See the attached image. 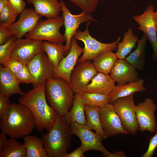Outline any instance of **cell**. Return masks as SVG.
<instances>
[{"label": "cell", "mask_w": 157, "mask_h": 157, "mask_svg": "<svg viewBox=\"0 0 157 157\" xmlns=\"http://www.w3.org/2000/svg\"><path fill=\"white\" fill-rule=\"evenodd\" d=\"M84 152L82 145H81L72 152L66 154L63 157H84Z\"/></svg>", "instance_id": "obj_40"}, {"label": "cell", "mask_w": 157, "mask_h": 157, "mask_svg": "<svg viewBox=\"0 0 157 157\" xmlns=\"http://www.w3.org/2000/svg\"><path fill=\"white\" fill-rule=\"evenodd\" d=\"M155 16L157 26V10L155 12Z\"/></svg>", "instance_id": "obj_44"}, {"label": "cell", "mask_w": 157, "mask_h": 157, "mask_svg": "<svg viewBox=\"0 0 157 157\" xmlns=\"http://www.w3.org/2000/svg\"><path fill=\"white\" fill-rule=\"evenodd\" d=\"M138 40V37L134 35L132 28H129L124 33L122 40L118 44L115 53L118 59L125 60Z\"/></svg>", "instance_id": "obj_27"}, {"label": "cell", "mask_w": 157, "mask_h": 157, "mask_svg": "<svg viewBox=\"0 0 157 157\" xmlns=\"http://www.w3.org/2000/svg\"><path fill=\"white\" fill-rule=\"evenodd\" d=\"M97 72L90 60L78 62L71 76L70 85L74 92L82 94L85 92L90 81Z\"/></svg>", "instance_id": "obj_12"}, {"label": "cell", "mask_w": 157, "mask_h": 157, "mask_svg": "<svg viewBox=\"0 0 157 157\" xmlns=\"http://www.w3.org/2000/svg\"><path fill=\"white\" fill-rule=\"evenodd\" d=\"M12 36L5 26L0 25V45L4 44Z\"/></svg>", "instance_id": "obj_39"}, {"label": "cell", "mask_w": 157, "mask_h": 157, "mask_svg": "<svg viewBox=\"0 0 157 157\" xmlns=\"http://www.w3.org/2000/svg\"><path fill=\"white\" fill-rule=\"evenodd\" d=\"M42 42L26 38L17 39L11 57L26 65L37 53L43 51Z\"/></svg>", "instance_id": "obj_15"}, {"label": "cell", "mask_w": 157, "mask_h": 157, "mask_svg": "<svg viewBox=\"0 0 157 157\" xmlns=\"http://www.w3.org/2000/svg\"><path fill=\"white\" fill-rule=\"evenodd\" d=\"M156 105L154 101L147 98L136 105V117L140 131H147L151 133L155 131L157 128L155 113Z\"/></svg>", "instance_id": "obj_14"}, {"label": "cell", "mask_w": 157, "mask_h": 157, "mask_svg": "<svg viewBox=\"0 0 157 157\" xmlns=\"http://www.w3.org/2000/svg\"><path fill=\"white\" fill-rule=\"evenodd\" d=\"M134 94L119 98L113 104L124 128L133 135H135L140 131L136 117Z\"/></svg>", "instance_id": "obj_7"}, {"label": "cell", "mask_w": 157, "mask_h": 157, "mask_svg": "<svg viewBox=\"0 0 157 157\" xmlns=\"http://www.w3.org/2000/svg\"><path fill=\"white\" fill-rule=\"evenodd\" d=\"M127 156L122 151H118L110 153L106 157H126Z\"/></svg>", "instance_id": "obj_42"}, {"label": "cell", "mask_w": 157, "mask_h": 157, "mask_svg": "<svg viewBox=\"0 0 157 157\" xmlns=\"http://www.w3.org/2000/svg\"><path fill=\"white\" fill-rule=\"evenodd\" d=\"M85 105L94 107H102L110 103L108 95L97 93L85 92L82 94Z\"/></svg>", "instance_id": "obj_31"}, {"label": "cell", "mask_w": 157, "mask_h": 157, "mask_svg": "<svg viewBox=\"0 0 157 157\" xmlns=\"http://www.w3.org/2000/svg\"><path fill=\"white\" fill-rule=\"evenodd\" d=\"M43 51L56 69L65 56V47L62 43H57L48 41L42 42Z\"/></svg>", "instance_id": "obj_26"}, {"label": "cell", "mask_w": 157, "mask_h": 157, "mask_svg": "<svg viewBox=\"0 0 157 157\" xmlns=\"http://www.w3.org/2000/svg\"><path fill=\"white\" fill-rule=\"evenodd\" d=\"M9 3L18 14L25 9L26 3L23 0H8Z\"/></svg>", "instance_id": "obj_38"}, {"label": "cell", "mask_w": 157, "mask_h": 157, "mask_svg": "<svg viewBox=\"0 0 157 157\" xmlns=\"http://www.w3.org/2000/svg\"><path fill=\"white\" fill-rule=\"evenodd\" d=\"M23 138L27 157H48L42 139L30 135L25 136Z\"/></svg>", "instance_id": "obj_28"}, {"label": "cell", "mask_w": 157, "mask_h": 157, "mask_svg": "<svg viewBox=\"0 0 157 157\" xmlns=\"http://www.w3.org/2000/svg\"><path fill=\"white\" fill-rule=\"evenodd\" d=\"M99 114L100 122L107 138L118 134H129L123 128L113 104L108 103L99 107Z\"/></svg>", "instance_id": "obj_13"}, {"label": "cell", "mask_w": 157, "mask_h": 157, "mask_svg": "<svg viewBox=\"0 0 157 157\" xmlns=\"http://www.w3.org/2000/svg\"><path fill=\"white\" fill-rule=\"evenodd\" d=\"M9 1L8 0H0V10L7 4Z\"/></svg>", "instance_id": "obj_43"}, {"label": "cell", "mask_w": 157, "mask_h": 157, "mask_svg": "<svg viewBox=\"0 0 157 157\" xmlns=\"http://www.w3.org/2000/svg\"><path fill=\"white\" fill-rule=\"evenodd\" d=\"M72 135L77 136L81 142L84 151L95 150L102 153L106 157L111 153L103 145L101 137L96 132L94 133L85 125L74 122L70 125Z\"/></svg>", "instance_id": "obj_10"}, {"label": "cell", "mask_w": 157, "mask_h": 157, "mask_svg": "<svg viewBox=\"0 0 157 157\" xmlns=\"http://www.w3.org/2000/svg\"><path fill=\"white\" fill-rule=\"evenodd\" d=\"M144 80H137L122 85H116L108 94L110 103L113 104L117 99L128 96L136 92H144L146 90L144 85Z\"/></svg>", "instance_id": "obj_20"}, {"label": "cell", "mask_w": 157, "mask_h": 157, "mask_svg": "<svg viewBox=\"0 0 157 157\" xmlns=\"http://www.w3.org/2000/svg\"><path fill=\"white\" fill-rule=\"evenodd\" d=\"M20 14L17 21L10 26H5L17 39L22 38L32 31L41 17L32 8L25 9Z\"/></svg>", "instance_id": "obj_16"}, {"label": "cell", "mask_w": 157, "mask_h": 157, "mask_svg": "<svg viewBox=\"0 0 157 157\" xmlns=\"http://www.w3.org/2000/svg\"><path fill=\"white\" fill-rule=\"evenodd\" d=\"M99 107H94L88 105L85 106L86 118V126L91 130H94L103 140L107 138L102 127L99 114Z\"/></svg>", "instance_id": "obj_29"}, {"label": "cell", "mask_w": 157, "mask_h": 157, "mask_svg": "<svg viewBox=\"0 0 157 157\" xmlns=\"http://www.w3.org/2000/svg\"><path fill=\"white\" fill-rule=\"evenodd\" d=\"M63 25V16L40 19L33 30L24 36L33 40L63 43L66 40L60 29Z\"/></svg>", "instance_id": "obj_5"}, {"label": "cell", "mask_w": 157, "mask_h": 157, "mask_svg": "<svg viewBox=\"0 0 157 157\" xmlns=\"http://www.w3.org/2000/svg\"><path fill=\"white\" fill-rule=\"evenodd\" d=\"M153 6H148L141 14L133 18L138 24V29L142 31L149 40L153 51L152 58L157 62V26Z\"/></svg>", "instance_id": "obj_9"}, {"label": "cell", "mask_w": 157, "mask_h": 157, "mask_svg": "<svg viewBox=\"0 0 157 157\" xmlns=\"http://www.w3.org/2000/svg\"><path fill=\"white\" fill-rule=\"evenodd\" d=\"M46 93L50 106L64 116L71 109L74 92L70 84L60 78L51 77L45 82Z\"/></svg>", "instance_id": "obj_4"}, {"label": "cell", "mask_w": 157, "mask_h": 157, "mask_svg": "<svg viewBox=\"0 0 157 157\" xmlns=\"http://www.w3.org/2000/svg\"><path fill=\"white\" fill-rule=\"evenodd\" d=\"M85 106L82 94L75 93L72 108L64 116L66 122L70 126L74 122L86 125Z\"/></svg>", "instance_id": "obj_23"}, {"label": "cell", "mask_w": 157, "mask_h": 157, "mask_svg": "<svg viewBox=\"0 0 157 157\" xmlns=\"http://www.w3.org/2000/svg\"><path fill=\"white\" fill-rule=\"evenodd\" d=\"M118 59L113 51L107 50L97 55L92 63L98 72L109 74Z\"/></svg>", "instance_id": "obj_25"}, {"label": "cell", "mask_w": 157, "mask_h": 157, "mask_svg": "<svg viewBox=\"0 0 157 157\" xmlns=\"http://www.w3.org/2000/svg\"><path fill=\"white\" fill-rule=\"evenodd\" d=\"M18 14L8 2L0 10V25L6 26L12 24Z\"/></svg>", "instance_id": "obj_32"}, {"label": "cell", "mask_w": 157, "mask_h": 157, "mask_svg": "<svg viewBox=\"0 0 157 157\" xmlns=\"http://www.w3.org/2000/svg\"><path fill=\"white\" fill-rule=\"evenodd\" d=\"M70 126L58 113L56 122L49 132L42 134L44 147L49 157H63L67 153L72 140Z\"/></svg>", "instance_id": "obj_3"}, {"label": "cell", "mask_w": 157, "mask_h": 157, "mask_svg": "<svg viewBox=\"0 0 157 157\" xmlns=\"http://www.w3.org/2000/svg\"><path fill=\"white\" fill-rule=\"evenodd\" d=\"M83 51V49L78 45L76 40L73 37L69 53L61 61L58 67L54 69L52 77L62 78L70 84L72 73Z\"/></svg>", "instance_id": "obj_17"}, {"label": "cell", "mask_w": 157, "mask_h": 157, "mask_svg": "<svg viewBox=\"0 0 157 157\" xmlns=\"http://www.w3.org/2000/svg\"><path fill=\"white\" fill-rule=\"evenodd\" d=\"M1 64L15 75L21 70L25 65L11 57L4 61Z\"/></svg>", "instance_id": "obj_34"}, {"label": "cell", "mask_w": 157, "mask_h": 157, "mask_svg": "<svg viewBox=\"0 0 157 157\" xmlns=\"http://www.w3.org/2000/svg\"><path fill=\"white\" fill-rule=\"evenodd\" d=\"M17 38L12 36L4 44L0 45V63L11 57V54Z\"/></svg>", "instance_id": "obj_33"}, {"label": "cell", "mask_w": 157, "mask_h": 157, "mask_svg": "<svg viewBox=\"0 0 157 157\" xmlns=\"http://www.w3.org/2000/svg\"><path fill=\"white\" fill-rule=\"evenodd\" d=\"M147 40L148 39L145 35L144 34L142 35L138 42L135 49L125 59L137 70L140 71L144 69L145 66V55Z\"/></svg>", "instance_id": "obj_24"}, {"label": "cell", "mask_w": 157, "mask_h": 157, "mask_svg": "<svg viewBox=\"0 0 157 157\" xmlns=\"http://www.w3.org/2000/svg\"><path fill=\"white\" fill-rule=\"evenodd\" d=\"M157 147V131L150 139L148 148L146 151L141 156L142 157H151Z\"/></svg>", "instance_id": "obj_37"}, {"label": "cell", "mask_w": 157, "mask_h": 157, "mask_svg": "<svg viewBox=\"0 0 157 157\" xmlns=\"http://www.w3.org/2000/svg\"><path fill=\"white\" fill-rule=\"evenodd\" d=\"M15 76L19 83H34L32 76L26 65H24L21 70Z\"/></svg>", "instance_id": "obj_35"}, {"label": "cell", "mask_w": 157, "mask_h": 157, "mask_svg": "<svg viewBox=\"0 0 157 157\" xmlns=\"http://www.w3.org/2000/svg\"><path fill=\"white\" fill-rule=\"evenodd\" d=\"M60 2L65 27L64 35L66 40L64 47L65 54L66 56L71 48L72 40L75 35L79 25L86 22H97V21L93 18L90 14L84 11L78 15L72 14L64 1L61 0Z\"/></svg>", "instance_id": "obj_8"}, {"label": "cell", "mask_w": 157, "mask_h": 157, "mask_svg": "<svg viewBox=\"0 0 157 157\" xmlns=\"http://www.w3.org/2000/svg\"><path fill=\"white\" fill-rule=\"evenodd\" d=\"M26 65L33 78L34 88L53 76L54 67L43 51L37 53Z\"/></svg>", "instance_id": "obj_11"}, {"label": "cell", "mask_w": 157, "mask_h": 157, "mask_svg": "<svg viewBox=\"0 0 157 157\" xmlns=\"http://www.w3.org/2000/svg\"><path fill=\"white\" fill-rule=\"evenodd\" d=\"M109 75L118 85L124 84L139 79L137 70L123 59L117 60Z\"/></svg>", "instance_id": "obj_18"}, {"label": "cell", "mask_w": 157, "mask_h": 157, "mask_svg": "<svg viewBox=\"0 0 157 157\" xmlns=\"http://www.w3.org/2000/svg\"><path fill=\"white\" fill-rule=\"evenodd\" d=\"M27 157L26 149L24 144L15 139L11 138L7 143L0 153V157Z\"/></svg>", "instance_id": "obj_30"}, {"label": "cell", "mask_w": 157, "mask_h": 157, "mask_svg": "<svg viewBox=\"0 0 157 157\" xmlns=\"http://www.w3.org/2000/svg\"><path fill=\"white\" fill-rule=\"evenodd\" d=\"M28 3L32 4L34 9L39 15L49 18L59 16L61 6L58 0H26Z\"/></svg>", "instance_id": "obj_22"}, {"label": "cell", "mask_w": 157, "mask_h": 157, "mask_svg": "<svg viewBox=\"0 0 157 157\" xmlns=\"http://www.w3.org/2000/svg\"><path fill=\"white\" fill-rule=\"evenodd\" d=\"M90 22H88L84 31H77L74 37L76 40L82 41L84 44L83 54L78 59V62L93 60L99 54L104 51L117 50L118 44L120 40L121 37L119 36L115 41L111 43H103L98 41L89 34L88 27Z\"/></svg>", "instance_id": "obj_6"}, {"label": "cell", "mask_w": 157, "mask_h": 157, "mask_svg": "<svg viewBox=\"0 0 157 157\" xmlns=\"http://www.w3.org/2000/svg\"><path fill=\"white\" fill-rule=\"evenodd\" d=\"M8 97L3 95L0 94V118H3L8 111L10 102Z\"/></svg>", "instance_id": "obj_36"}, {"label": "cell", "mask_w": 157, "mask_h": 157, "mask_svg": "<svg viewBox=\"0 0 157 157\" xmlns=\"http://www.w3.org/2000/svg\"><path fill=\"white\" fill-rule=\"evenodd\" d=\"M45 82L20 97L19 103L28 108L34 115L36 127L40 132H49L56 122L58 113L47 102Z\"/></svg>", "instance_id": "obj_1"}, {"label": "cell", "mask_w": 157, "mask_h": 157, "mask_svg": "<svg viewBox=\"0 0 157 157\" xmlns=\"http://www.w3.org/2000/svg\"><path fill=\"white\" fill-rule=\"evenodd\" d=\"M6 135L1 132L0 133V153L2 151L7 143L8 140Z\"/></svg>", "instance_id": "obj_41"}, {"label": "cell", "mask_w": 157, "mask_h": 157, "mask_svg": "<svg viewBox=\"0 0 157 157\" xmlns=\"http://www.w3.org/2000/svg\"><path fill=\"white\" fill-rule=\"evenodd\" d=\"M19 83L15 75L1 64L0 65V94L8 97L15 94L23 95L25 93L20 88Z\"/></svg>", "instance_id": "obj_19"}, {"label": "cell", "mask_w": 157, "mask_h": 157, "mask_svg": "<svg viewBox=\"0 0 157 157\" xmlns=\"http://www.w3.org/2000/svg\"><path fill=\"white\" fill-rule=\"evenodd\" d=\"M87 87L86 92L108 95L116 85L109 74L98 72L93 77Z\"/></svg>", "instance_id": "obj_21"}, {"label": "cell", "mask_w": 157, "mask_h": 157, "mask_svg": "<svg viewBox=\"0 0 157 157\" xmlns=\"http://www.w3.org/2000/svg\"><path fill=\"white\" fill-rule=\"evenodd\" d=\"M0 121L1 132L15 139L29 135L36 127L32 112L20 103L11 104L7 113Z\"/></svg>", "instance_id": "obj_2"}]
</instances>
